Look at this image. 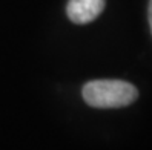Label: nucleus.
<instances>
[{
    "mask_svg": "<svg viewBox=\"0 0 152 150\" xmlns=\"http://www.w3.org/2000/svg\"><path fill=\"white\" fill-rule=\"evenodd\" d=\"M148 17H149V26L152 32V0H149V8H148Z\"/></svg>",
    "mask_w": 152,
    "mask_h": 150,
    "instance_id": "obj_3",
    "label": "nucleus"
},
{
    "mask_svg": "<svg viewBox=\"0 0 152 150\" xmlns=\"http://www.w3.org/2000/svg\"><path fill=\"white\" fill-rule=\"evenodd\" d=\"M106 0H69L66 14L75 25H86L94 22L104 9Z\"/></svg>",
    "mask_w": 152,
    "mask_h": 150,
    "instance_id": "obj_2",
    "label": "nucleus"
},
{
    "mask_svg": "<svg viewBox=\"0 0 152 150\" xmlns=\"http://www.w3.org/2000/svg\"><path fill=\"white\" fill-rule=\"evenodd\" d=\"M83 100L97 109H118L137 100V87L121 80H95L83 86Z\"/></svg>",
    "mask_w": 152,
    "mask_h": 150,
    "instance_id": "obj_1",
    "label": "nucleus"
}]
</instances>
